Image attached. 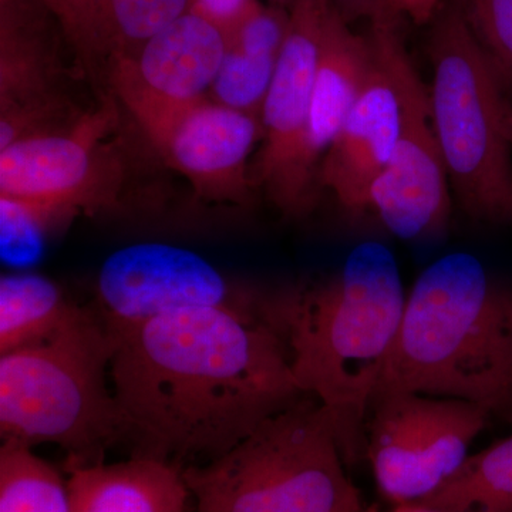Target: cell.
<instances>
[{"label": "cell", "instance_id": "cell-1", "mask_svg": "<svg viewBox=\"0 0 512 512\" xmlns=\"http://www.w3.org/2000/svg\"><path fill=\"white\" fill-rule=\"evenodd\" d=\"M113 338L110 382L134 457L208 463L305 394L281 339L255 316L190 309Z\"/></svg>", "mask_w": 512, "mask_h": 512}, {"label": "cell", "instance_id": "cell-2", "mask_svg": "<svg viewBox=\"0 0 512 512\" xmlns=\"http://www.w3.org/2000/svg\"><path fill=\"white\" fill-rule=\"evenodd\" d=\"M407 292L382 242L340 268L265 292L262 319L284 345L296 386L328 410L346 466L366 460V421L402 323Z\"/></svg>", "mask_w": 512, "mask_h": 512}, {"label": "cell", "instance_id": "cell-3", "mask_svg": "<svg viewBox=\"0 0 512 512\" xmlns=\"http://www.w3.org/2000/svg\"><path fill=\"white\" fill-rule=\"evenodd\" d=\"M504 288L477 256L454 252L427 266L407 292L377 394L464 400L512 421V323Z\"/></svg>", "mask_w": 512, "mask_h": 512}, {"label": "cell", "instance_id": "cell-4", "mask_svg": "<svg viewBox=\"0 0 512 512\" xmlns=\"http://www.w3.org/2000/svg\"><path fill=\"white\" fill-rule=\"evenodd\" d=\"M116 340L94 309L52 338L0 355V437L56 444L66 466L104 461L128 441L110 366Z\"/></svg>", "mask_w": 512, "mask_h": 512}, {"label": "cell", "instance_id": "cell-5", "mask_svg": "<svg viewBox=\"0 0 512 512\" xmlns=\"http://www.w3.org/2000/svg\"><path fill=\"white\" fill-rule=\"evenodd\" d=\"M328 410L311 394L208 463L181 468L190 512H362Z\"/></svg>", "mask_w": 512, "mask_h": 512}, {"label": "cell", "instance_id": "cell-6", "mask_svg": "<svg viewBox=\"0 0 512 512\" xmlns=\"http://www.w3.org/2000/svg\"><path fill=\"white\" fill-rule=\"evenodd\" d=\"M429 55L434 126L458 205L476 221H510L512 104L457 0L433 19Z\"/></svg>", "mask_w": 512, "mask_h": 512}, {"label": "cell", "instance_id": "cell-7", "mask_svg": "<svg viewBox=\"0 0 512 512\" xmlns=\"http://www.w3.org/2000/svg\"><path fill=\"white\" fill-rule=\"evenodd\" d=\"M397 19L380 16L367 35L392 77L400 104L399 136L390 163L370 194L369 214L393 237L427 242L447 231L451 187L430 89L403 45Z\"/></svg>", "mask_w": 512, "mask_h": 512}, {"label": "cell", "instance_id": "cell-8", "mask_svg": "<svg viewBox=\"0 0 512 512\" xmlns=\"http://www.w3.org/2000/svg\"><path fill=\"white\" fill-rule=\"evenodd\" d=\"M490 417L464 400L377 394L366 421V460L380 493L394 505L429 497L466 463Z\"/></svg>", "mask_w": 512, "mask_h": 512}, {"label": "cell", "instance_id": "cell-9", "mask_svg": "<svg viewBox=\"0 0 512 512\" xmlns=\"http://www.w3.org/2000/svg\"><path fill=\"white\" fill-rule=\"evenodd\" d=\"M264 295L232 284L217 266L191 249L138 242L104 259L97 272L94 311L116 335L190 309H228L262 319Z\"/></svg>", "mask_w": 512, "mask_h": 512}, {"label": "cell", "instance_id": "cell-10", "mask_svg": "<svg viewBox=\"0 0 512 512\" xmlns=\"http://www.w3.org/2000/svg\"><path fill=\"white\" fill-rule=\"evenodd\" d=\"M161 157L205 200L247 207L252 201L248 160L262 138L261 120L204 97L170 103L114 90Z\"/></svg>", "mask_w": 512, "mask_h": 512}, {"label": "cell", "instance_id": "cell-11", "mask_svg": "<svg viewBox=\"0 0 512 512\" xmlns=\"http://www.w3.org/2000/svg\"><path fill=\"white\" fill-rule=\"evenodd\" d=\"M332 0H295L288 35L276 59L262 107V144L251 165L252 187L265 192L282 217L299 220L312 210L298 180V160L311 110L323 29Z\"/></svg>", "mask_w": 512, "mask_h": 512}, {"label": "cell", "instance_id": "cell-12", "mask_svg": "<svg viewBox=\"0 0 512 512\" xmlns=\"http://www.w3.org/2000/svg\"><path fill=\"white\" fill-rule=\"evenodd\" d=\"M114 113L107 103L83 113L67 130L26 138L0 151V195L64 202L83 214L110 205L114 195L101 140Z\"/></svg>", "mask_w": 512, "mask_h": 512}, {"label": "cell", "instance_id": "cell-13", "mask_svg": "<svg viewBox=\"0 0 512 512\" xmlns=\"http://www.w3.org/2000/svg\"><path fill=\"white\" fill-rule=\"evenodd\" d=\"M372 50V69L316 174L318 188L329 191L352 220L369 215L370 194L399 136V96L373 45Z\"/></svg>", "mask_w": 512, "mask_h": 512}, {"label": "cell", "instance_id": "cell-14", "mask_svg": "<svg viewBox=\"0 0 512 512\" xmlns=\"http://www.w3.org/2000/svg\"><path fill=\"white\" fill-rule=\"evenodd\" d=\"M228 40L217 26L188 10L151 37L130 59L109 69L113 90L126 89L170 103H191L210 92Z\"/></svg>", "mask_w": 512, "mask_h": 512}, {"label": "cell", "instance_id": "cell-15", "mask_svg": "<svg viewBox=\"0 0 512 512\" xmlns=\"http://www.w3.org/2000/svg\"><path fill=\"white\" fill-rule=\"evenodd\" d=\"M372 64L369 37L352 32L332 5L323 29L311 110L298 160L299 185L312 207L320 161L352 110Z\"/></svg>", "mask_w": 512, "mask_h": 512}, {"label": "cell", "instance_id": "cell-16", "mask_svg": "<svg viewBox=\"0 0 512 512\" xmlns=\"http://www.w3.org/2000/svg\"><path fill=\"white\" fill-rule=\"evenodd\" d=\"M70 512H187L183 470L148 457L66 466Z\"/></svg>", "mask_w": 512, "mask_h": 512}, {"label": "cell", "instance_id": "cell-17", "mask_svg": "<svg viewBox=\"0 0 512 512\" xmlns=\"http://www.w3.org/2000/svg\"><path fill=\"white\" fill-rule=\"evenodd\" d=\"M191 0H87L70 45L84 69L137 55L151 37L181 18Z\"/></svg>", "mask_w": 512, "mask_h": 512}, {"label": "cell", "instance_id": "cell-18", "mask_svg": "<svg viewBox=\"0 0 512 512\" xmlns=\"http://www.w3.org/2000/svg\"><path fill=\"white\" fill-rule=\"evenodd\" d=\"M90 308L74 303L52 279L32 272L0 278V355L52 338Z\"/></svg>", "mask_w": 512, "mask_h": 512}, {"label": "cell", "instance_id": "cell-19", "mask_svg": "<svg viewBox=\"0 0 512 512\" xmlns=\"http://www.w3.org/2000/svg\"><path fill=\"white\" fill-rule=\"evenodd\" d=\"M49 18L0 19V111L60 93Z\"/></svg>", "mask_w": 512, "mask_h": 512}, {"label": "cell", "instance_id": "cell-20", "mask_svg": "<svg viewBox=\"0 0 512 512\" xmlns=\"http://www.w3.org/2000/svg\"><path fill=\"white\" fill-rule=\"evenodd\" d=\"M420 504L444 512H512V434L468 456Z\"/></svg>", "mask_w": 512, "mask_h": 512}, {"label": "cell", "instance_id": "cell-21", "mask_svg": "<svg viewBox=\"0 0 512 512\" xmlns=\"http://www.w3.org/2000/svg\"><path fill=\"white\" fill-rule=\"evenodd\" d=\"M0 512H70L67 480L32 447L2 441Z\"/></svg>", "mask_w": 512, "mask_h": 512}, {"label": "cell", "instance_id": "cell-22", "mask_svg": "<svg viewBox=\"0 0 512 512\" xmlns=\"http://www.w3.org/2000/svg\"><path fill=\"white\" fill-rule=\"evenodd\" d=\"M82 214L64 202L28 200L0 195L2 259L28 264L42 252L47 237Z\"/></svg>", "mask_w": 512, "mask_h": 512}, {"label": "cell", "instance_id": "cell-23", "mask_svg": "<svg viewBox=\"0 0 512 512\" xmlns=\"http://www.w3.org/2000/svg\"><path fill=\"white\" fill-rule=\"evenodd\" d=\"M275 64L274 57L251 56L228 47L224 62L211 86V100L261 120Z\"/></svg>", "mask_w": 512, "mask_h": 512}, {"label": "cell", "instance_id": "cell-24", "mask_svg": "<svg viewBox=\"0 0 512 512\" xmlns=\"http://www.w3.org/2000/svg\"><path fill=\"white\" fill-rule=\"evenodd\" d=\"M505 92L512 90V0H457Z\"/></svg>", "mask_w": 512, "mask_h": 512}, {"label": "cell", "instance_id": "cell-25", "mask_svg": "<svg viewBox=\"0 0 512 512\" xmlns=\"http://www.w3.org/2000/svg\"><path fill=\"white\" fill-rule=\"evenodd\" d=\"M289 13L281 8H265L261 3L242 20L234 35L228 39V47L241 50L251 56L274 57L288 35Z\"/></svg>", "mask_w": 512, "mask_h": 512}, {"label": "cell", "instance_id": "cell-26", "mask_svg": "<svg viewBox=\"0 0 512 512\" xmlns=\"http://www.w3.org/2000/svg\"><path fill=\"white\" fill-rule=\"evenodd\" d=\"M258 3L256 0H191L188 10L217 26L228 40Z\"/></svg>", "mask_w": 512, "mask_h": 512}, {"label": "cell", "instance_id": "cell-27", "mask_svg": "<svg viewBox=\"0 0 512 512\" xmlns=\"http://www.w3.org/2000/svg\"><path fill=\"white\" fill-rule=\"evenodd\" d=\"M332 2L340 16L348 23L363 18L373 22L380 16L393 15L387 8V0H332Z\"/></svg>", "mask_w": 512, "mask_h": 512}, {"label": "cell", "instance_id": "cell-28", "mask_svg": "<svg viewBox=\"0 0 512 512\" xmlns=\"http://www.w3.org/2000/svg\"><path fill=\"white\" fill-rule=\"evenodd\" d=\"M387 8L396 16H407L416 25L433 22L441 0H387Z\"/></svg>", "mask_w": 512, "mask_h": 512}, {"label": "cell", "instance_id": "cell-29", "mask_svg": "<svg viewBox=\"0 0 512 512\" xmlns=\"http://www.w3.org/2000/svg\"><path fill=\"white\" fill-rule=\"evenodd\" d=\"M47 8L52 15L55 16L62 28L64 36L69 39L74 28H76L77 20L82 15L87 0H45Z\"/></svg>", "mask_w": 512, "mask_h": 512}, {"label": "cell", "instance_id": "cell-30", "mask_svg": "<svg viewBox=\"0 0 512 512\" xmlns=\"http://www.w3.org/2000/svg\"><path fill=\"white\" fill-rule=\"evenodd\" d=\"M392 512H444L420 503L396 505Z\"/></svg>", "mask_w": 512, "mask_h": 512}, {"label": "cell", "instance_id": "cell-31", "mask_svg": "<svg viewBox=\"0 0 512 512\" xmlns=\"http://www.w3.org/2000/svg\"><path fill=\"white\" fill-rule=\"evenodd\" d=\"M503 301L505 312H507L508 319H510V322L512 323V291L504 289Z\"/></svg>", "mask_w": 512, "mask_h": 512}, {"label": "cell", "instance_id": "cell-32", "mask_svg": "<svg viewBox=\"0 0 512 512\" xmlns=\"http://www.w3.org/2000/svg\"><path fill=\"white\" fill-rule=\"evenodd\" d=\"M275 3H278V5H286L291 8L292 3L295 2V0H274Z\"/></svg>", "mask_w": 512, "mask_h": 512}, {"label": "cell", "instance_id": "cell-33", "mask_svg": "<svg viewBox=\"0 0 512 512\" xmlns=\"http://www.w3.org/2000/svg\"><path fill=\"white\" fill-rule=\"evenodd\" d=\"M362 512H380L379 507L377 505H370V507H366Z\"/></svg>", "mask_w": 512, "mask_h": 512}, {"label": "cell", "instance_id": "cell-34", "mask_svg": "<svg viewBox=\"0 0 512 512\" xmlns=\"http://www.w3.org/2000/svg\"><path fill=\"white\" fill-rule=\"evenodd\" d=\"M511 144H512V119H511Z\"/></svg>", "mask_w": 512, "mask_h": 512}]
</instances>
